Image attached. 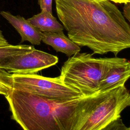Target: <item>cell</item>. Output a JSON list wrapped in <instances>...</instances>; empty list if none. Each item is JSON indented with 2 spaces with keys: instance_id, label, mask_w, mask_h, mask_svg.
<instances>
[{
  "instance_id": "15",
  "label": "cell",
  "mask_w": 130,
  "mask_h": 130,
  "mask_svg": "<svg viewBox=\"0 0 130 130\" xmlns=\"http://www.w3.org/2000/svg\"><path fill=\"white\" fill-rule=\"evenodd\" d=\"M123 16L128 21L130 24V3L125 4L123 8Z\"/></svg>"
},
{
  "instance_id": "17",
  "label": "cell",
  "mask_w": 130,
  "mask_h": 130,
  "mask_svg": "<svg viewBox=\"0 0 130 130\" xmlns=\"http://www.w3.org/2000/svg\"><path fill=\"white\" fill-rule=\"evenodd\" d=\"M110 1L113 2L115 3L119 4H126L127 3H130V0H109Z\"/></svg>"
},
{
  "instance_id": "6",
  "label": "cell",
  "mask_w": 130,
  "mask_h": 130,
  "mask_svg": "<svg viewBox=\"0 0 130 130\" xmlns=\"http://www.w3.org/2000/svg\"><path fill=\"white\" fill-rule=\"evenodd\" d=\"M57 56L37 50L13 56L0 63V68L11 74H32L58 62Z\"/></svg>"
},
{
  "instance_id": "11",
  "label": "cell",
  "mask_w": 130,
  "mask_h": 130,
  "mask_svg": "<svg viewBox=\"0 0 130 130\" xmlns=\"http://www.w3.org/2000/svg\"><path fill=\"white\" fill-rule=\"evenodd\" d=\"M33 46L28 45H12L0 46V63L10 57L26 53L35 49Z\"/></svg>"
},
{
  "instance_id": "3",
  "label": "cell",
  "mask_w": 130,
  "mask_h": 130,
  "mask_svg": "<svg viewBox=\"0 0 130 130\" xmlns=\"http://www.w3.org/2000/svg\"><path fill=\"white\" fill-rule=\"evenodd\" d=\"M126 60L117 57L96 58L90 53L78 52L64 62L59 77L83 96H90L100 92V82L107 72Z\"/></svg>"
},
{
  "instance_id": "18",
  "label": "cell",
  "mask_w": 130,
  "mask_h": 130,
  "mask_svg": "<svg viewBox=\"0 0 130 130\" xmlns=\"http://www.w3.org/2000/svg\"><path fill=\"white\" fill-rule=\"evenodd\" d=\"M127 130H130V126L127 128Z\"/></svg>"
},
{
  "instance_id": "7",
  "label": "cell",
  "mask_w": 130,
  "mask_h": 130,
  "mask_svg": "<svg viewBox=\"0 0 130 130\" xmlns=\"http://www.w3.org/2000/svg\"><path fill=\"white\" fill-rule=\"evenodd\" d=\"M0 14L19 33L21 38V43L28 41L32 45H40L42 41V32L32 25L27 19L19 15H13L6 11H1Z\"/></svg>"
},
{
  "instance_id": "10",
  "label": "cell",
  "mask_w": 130,
  "mask_h": 130,
  "mask_svg": "<svg viewBox=\"0 0 130 130\" xmlns=\"http://www.w3.org/2000/svg\"><path fill=\"white\" fill-rule=\"evenodd\" d=\"M27 20L42 32H59L63 31L64 29L63 25L59 23L52 14L46 11H41Z\"/></svg>"
},
{
  "instance_id": "1",
  "label": "cell",
  "mask_w": 130,
  "mask_h": 130,
  "mask_svg": "<svg viewBox=\"0 0 130 130\" xmlns=\"http://www.w3.org/2000/svg\"><path fill=\"white\" fill-rule=\"evenodd\" d=\"M69 38L93 53L116 56L130 48V25L109 0H55Z\"/></svg>"
},
{
  "instance_id": "14",
  "label": "cell",
  "mask_w": 130,
  "mask_h": 130,
  "mask_svg": "<svg viewBox=\"0 0 130 130\" xmlns=\"http://www.w3.org/2000/svg\"><path fill=\"white\" fill-rule=\"evenodd\" d=\"M38 3L41 11H46L52 14V0H38Z\"/></svg>"
},
{
  "instance_id": "12",
  "label": "cell",
  "mask_w": 130,
  "mask_h": 130,
  "mask_svg": "<svg viewBox=\"0 0 130 130\" xmlns=\"http://www.w3.org/2000/svg\"><path fill=\"white\" fill-rule=\"evenodd\" d=\"M12 74L0 68V94L8 95L13 89Z\"/></svg>"
},
{
  "instance_id": "9",
  "label": "cell",
  "mask_w": 130,
  "mask_h": 130,
  "mask_svg": "<svg viewBox=\"0 0 130 130\" xmlns=\"http://www.w3.org/2000/svg\"><path fill=\"white\" fill-rule=\"evenodd\" d=\"M42 41L51 46L57 52H60L70 57L80 51V47L68 37L63 31L54 33L42 32Z\"/></svg>"
},
{
  "instance_id": "5",
  "label": "cell",
  "mask_w": 130,
  "mask_h": 130,
  "mask_svg": "<svg viewBox=\"0 0 130 130\" xmlns=\"http://www.w3.org/2000/svg\"><path fill=\"white\" fill-rule=\"evenodd\" d=\"M13 89L29 92L47 99L70 100L83 96L65 85L59 77L50 78L32 74L12 75Z\"/></svg>"
},
{
  "instance_id": "16",
  "label": "cell",
  "mask_w": 130,
  "mask_h": 130,
  "mask_svg": "<svg viewBox=\"0 0 130 130\" xmlns=\"http://www.w3.org/2000/svg\"><path fill=\"white\" fill-rule=\"evenodd\" d=\"M8 41L6 39L3 34L2 31L0 30V46H3L8 44Z\"/></svg>"
},
{
  "instance_id": "13",
  "label": "cell",
  "mask_w": 130,
  "mask_h": 130,
  "mask_svg": "<svg viewBox=\"0 0 130 130\" xmlns=\"http://www.w3.org/2000/svg\"><path fill=\"white\" fill-rule=\"evenodd\" d=\"M127 127L120 118L116 120L101 130H127Z\"/></svg>"
},
{
  "instance_id": "19",
  "label": "cell",
  "mask_w": 130,
  "mask_h": 130,
  "mask_svg": "<svg viewBox=\"0 0 130 130\" xmlns=\"http://www.w3.org/2000/svg\"><path fill=\"white\" fill-rule=\"evenodd\" d=\"M129 91H130V90H129Z\"/></svg>"
},
{
  "instance_id": "4",
  "label": "cell",
  "mask_w": 130,
  "mask_h": 130,
  "mask_svg": "<svg viewBox=\"0 0 130 130\" xmlns=\"http://www.w3.org/2000/svg\"><path fill=\"white\" fill-rule=\"evenodd\" d=\"M130 106V91L125 85L109 90L87 115L77 130H101L120 118Z\"/></svg>"
},
{
  "instance_id": "8",
  "label": "cell",
  "mask_w": 130,
  "mask_h": 130,
  "mask_svg": "<svg viewBox=\"0 0 130 130\" xmlns=\"http://www.w3.org/2000/svg\"><path fill=\"white\" fill-rule=\"evenodd\" d=\"M130 78V61H125L113 67L106 74L100 83L99 92L109 91L124 85Z\"/></svg>"
},
{
  "instance_id": "2",
  "label": "cell",
  "mask_w": 130,
  "mask_h": 130,
  "mask_svg": "<svg viewBox=\"0 0 130 130\" xmlns=\"http://www.w3.org/2000/svg\"><path fill=\"white\" fill-rule=\"evenodd\" d=\"M109 91L57 100L13 89L5 97L12 118L24 130H77Z\"/></svg>"
}]
</instances>
